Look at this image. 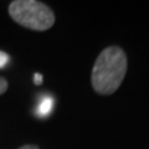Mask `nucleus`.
Instances as JSON below:
<instances>
[{
  "mask_svg": "<svg viewBox=\"0 0 149 149\" xmlns=\"http://www.w3.org/2000/svg\"><path fill=\"white\" fill-rule=\"evenodd\" d=\"M127 72V56L118 46H109L98 55L92 68V87L100 95H112L118 90Z\"/></svg>",
  "mask_w": 149,
  "mask_h": 149,
  "instance_id": "f257e3e1",
  "label": "nucleus"
},
{
  "mask_svg": "<svg viewBox=\"0 0 149 149\" xmlns=\"http://www.w3.org/2000/svg\"><path fill=\"white\" fill-rule=\"evenodd\" d=\"M9 15L19 25L45 31L55 24V14L46 4L36 0H15L9 5Z\"/></svg>",
  "mask_w": 149,
  "mask_h": 149,
  "instance_id": "f03ea898",
  "label": "nucleus"
},
{
  "mask_svg": "<svg viewBox=\"0 0 149 149\" xmlns=\"http://www.w3.org/2000/svg\"><path fill=\"white\" fill-rule=\"evenodd\" d=\"M55 107V100L51 95H41L37 106L35 108V114L40 118H45L51 114Z\"/></svg>",
  "mask_w": 149,
  "mask_h": 149,
  "instance_id": "7ed1b4c3",
  "label": "nucleus"
},
{
  "mask_svg": "<svg viewBox=\"0 0 149 149\" xmlns=\"http://www.w3.org/2000/svg\"><path fill=\"white\" fill-rule=\"evenodd\" d=\"M9 62H10V56L6 52L0 51V68H4Z\"/></svg>",
  "mask_w": 149,
  "mask_h": 149,
  "instance_id": "20e7f679",
  "label": "nucleus"
},
{
  "mask_svg": "<svg viewBox=\"0 0 149 149\" xmlns=\"http://www.w3.org/2000/svg\"><path fill=\"white\" fill-rule=\"evenodd\" d=\"M6 90H8V81L4 77H0V95L6 92Z\"/></svg>",
  "mask_w": 149,
  "mask_h": 149,
  "instance_id": "39448f33",
  "label": "nucleus"
},
{
  "mask_svg": "<svg viewBox=\"0 0 149 149\" xmlns=\"http://www.w3.org/2000/svg\"><path fill=\"white\" fill-rule=\"evenodd\" d=\"M44 81V77H42V74H40V73H35V76H34V82H35V85H41Z\"/></svg>",
  "mask_w": 149,
  "mask_h": 149,
  "instance_id": "423d86ee",
  "label": "nucleus"
},
{
  "mask_svg": "<svg viewBox=\"0 0 149 149\" xmlns=\"http://www.w3.org/2000/svg\"><path fill=\"white\" fill-rule=\"evenodd\" d=\"M19 149H40L37 146H34V144H26V146H22L21 148Z\"/></svg>",
  "mask_w": 149,
  "mask_h": 149,
  "instance_id": "0eeeda50",
  "label": "nucleus"
}]
</instances>
